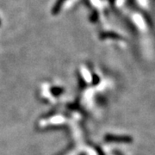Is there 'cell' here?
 Here are the masks:
<instances>
[{
	"instance_id": "1",
	"label": "cell",
	"mask_w": 155,
	"mask_h": 155,
	"mask_svg": "<svg viewBox=\"0 0 155 155\" xmlns=\"http://www.w3.org/2000/svg\"><path fill=\"white\" fill-rule=\"evenodd\" d=\"M105 140L109 142H116V143H131L133 139L127 135H106Z\"/></svg>"
}]
</instances>
